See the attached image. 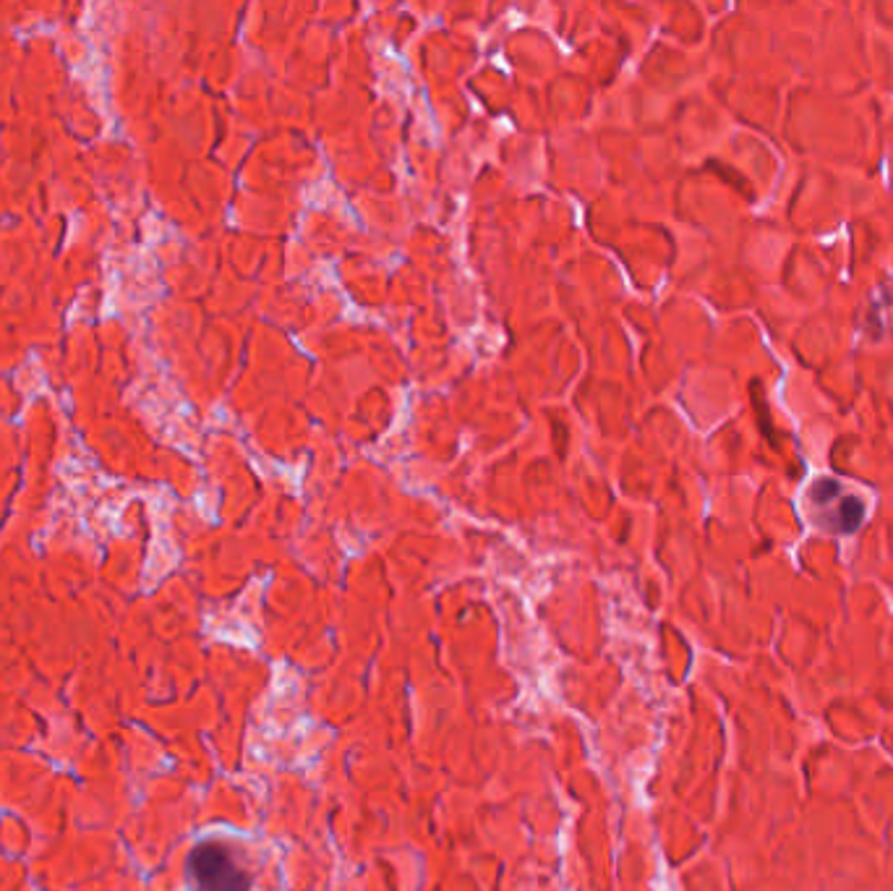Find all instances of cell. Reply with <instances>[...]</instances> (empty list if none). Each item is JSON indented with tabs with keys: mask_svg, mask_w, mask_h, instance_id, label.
<instances>
[{
	"mask_svg": "<svg viewBox=\"0 0 893 891\" xmlns=\"http://www.w3.org/2000/svg\"><path fill=\"white\" fill-rule=\"evenodd\" d=\"M189 875L199 891H249L251 875L244 871L228 844L201 842L189 855Z\"/></svg>",
	"mask_w": 893,
	"mask_h": 891,
	"instance_id": "cell-1",
	"label": "cell"
}]
</instances>
